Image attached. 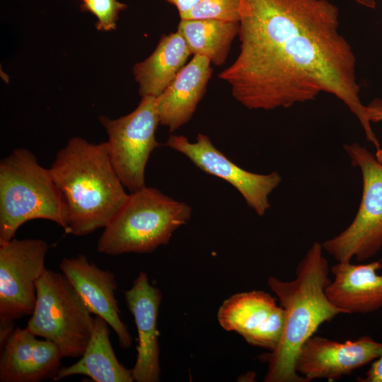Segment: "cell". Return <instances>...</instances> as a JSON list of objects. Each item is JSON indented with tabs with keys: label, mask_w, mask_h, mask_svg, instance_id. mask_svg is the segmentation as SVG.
<instances>
[{
	"label": "cell",
	"mask_w": 382,
	"mask_h": 382,
	"mask_svg": "<svg viewBox=\"0 0 382 382\" xmlns=\"http://www.w3.org/2000/svg\"><path fill=\"white\" fill-rule=\"evenodd\" d=\"M174 5L179 13L180 16L191 10L200 0H166Z\"/></svg>",
	"instance_id": "cell-25"
},
{
	"label": "cell",
	"mask_w": 382,
	"mask_h": 382,
	"mask_svg": "<svg viewBox=\"0 0 382 382\" xmlns=\"http://www.w3.org/2000/svg\"><path fill=\"white\" fill-rule=\"evenodd\" d=\"M240 52L219 75L250 110L289 108L322 93L341 100L381 144L359 97L356 57L328 0H240Z\"/></svg>",
	"instance_id": "cell-1"
},
{
	"label": "cell",
	"mask_w": 382,
	"mask_h": 382,
	"mask_svg": "<svg viewBox=\"0 0 382 382\" xmlns=\"http://www.w3.org/2000/svg\"><path fill=\"white\" fill-rule=\"evenodd\" d=\"M323 251L322 243L314 242L299 262L293 280L267 279L284 311V325L277 347L262 357L268 364L265 382H305L295 369L300 349L321 324L345 313L326 295L330 269Z\"/></svg>",
	"instance_id": "cell-3"
},
{
	"label": "cell",
	"mask_w": 382,
	"mask_h": 382,
	"mask_svg": "<svg viewBox=\"0 0 382 382\" xmlns=\"http://www.w3.org/2000/svg\"><path fill=\"white\" fill-rule=\"evenodd\" d=\"M127 306L132 314L138 333L137 355L132 369L134 381L157 382L160 380L159 343L157 330L161 291L150 284L141 272L125 293Z\"/></svg>",
	"instance_id": "cell-14"
},
{
	"label": "cell",
	"mask_w": 382,
	"mask_h": 382,
	"mask_svg": "<svg viewBox=\"0 0 382 382\" xmlns=\"http://www.w3.org/2000/svg\"><path fill=\"white\" fill-rule=\"evenodd\" d=\"M62 272L46 269L36 283V302L26 328L51 341L62 357H81L95 318Z\"/></svg>",
	"instance_id": "cell-6"
},
{
	"label": "cell",
	"mask_w": 382,
	"mask_h": 382,
	"mask_svg": "<svg viewBox=\"0 0 382 382\" xmlns=\"http://www.w3.org/2000/svg\"><path fill=\"white\" fill-rule=\"evenodd\" d=\"M50 170L62 197L66 233L81 236L105 228L129 195L114 170L106 142L71 138Z\"/></svg>",
	"instance_id": "cell-2"
},
{
	"label": "cell",
	"mask_w": 382,
	"mask_h": 382,
	"mask_svg": "<svg viewBox=\"0 0 382 382\" xmlns=\"http://www.w3.org/2000/svg\"><path fill=\"white\" fill-rule=\"evenodd\" d=\"M127 5L117 0H83L81 8L93 14L97 18L98 30L110 31L115 29L120 12Z\"/></svg>",
	"instance_id": "cell-22"
},
{
	"label": "cell",
	"mask_w": 382,
	"mask_h": 382,
	"mask_svg": "<svg viewBox=\"0 0 382 382\" xmlns=\"http://www.w3.org/2000/svg\"><path fill=\"white\" fill-rule=\"evenodd\" d=\"M47 219L66 228L60 193L50 168L29 150H13L0 161V243L15 238L24 223Z\"/></svg>",
	"instance_id": "cell-5"
},
{
	"label": "cell",
	"mask_w": 382,
	"mask_h": 382,
	"mask_svg": "<svg viewBox=\"0 0 382 382\" xmlns=\"http://www.w3.org/2000/svg\"><path fill=\"white\" fill-rule=\"evenodd\" d=\"M211 61L195 54L156 98L160 124L173 132L186 124L202 98L212 76Z\"/></svg>",
	"instance_id": "cell-17"
},
{
	"label": "cell",
	"mask_w": 382,
	"mask_h": 382,
	"mask_svg": "<svg viewBox=\"0 0 382 382\" xmlns=\"http://www.w3.org/2000/svg\"><path fill=\"white\" fill-rule=\"evenodd\" d=\"M48 243L38 238L0 243V342L13 329V321L31 315L36 283L47 269Z\"/></svg>",
	"instance_id": "cell-9"
},
{
	"label": "cell",
	"mask_w": 382,
	"mask_h": 382,
	"mask_svg": "<svg viewBox=\"0 0 382 382\" xmlns=\"http://www.w3.org/2000/svg\"><path fill=\"white\" fill-rule=\"evenodd\" d=\"M360 382H382V354L371 364L365 377L358 378Z\"/></svg>",
	"instance_id": "cell-23"
},
{
	"label": "cell",
	"mask_w": 382,
	"mask_h": 382,
	"mask_svg": "<svg viewBox=\"0 0 382 382\" xmlns=\"http://www.w3.org/2000/svg\"><path fill=\"white\" fill-rule=\"evenodd\" d=\"M369 121L377 123L382 122V98H375L367 105Z\"/></svg>",
	"instance_id": "cell-24"
},
{
	"label": "cell",
	"mask_w": 382,
	"mask_h": 382,
	"mask_svg": "<svg viewBox=\"0 0 382 382\" xmlns=\"http://www.w3.org/2000/svg\"><path fill=\"white\" fill-rule=\"evenodd\" d=\"M381 354L382 342L368 335L344 342L312 336L300 349L295 369L305 382L333 381L372 362Z\"/></svg>",
	"instance_id": "cell-12"
},
{
	"label": "cell",
	"mask_w": 382,
	"mask_h": 382,
	"mask_svg": "<svg viewBox=\"0 0 382 382\" xmlns=\"http://www.w3.org/2000/svg\"><path fill=\"white\" fill-rule=\"evenodd\" d=\"M166 145L183 154L204 173L234 187L258 216L265 215L270 208L269 195L282 180L278 172L259 174L243 169L216 149L204 134H199L195 142L183 135L170 134Z\"/></svg>",
	"instance_id": "cell-10"
},
{
	"label": "cell",
	"mask_w": 382,
	"mask_h": 382,
	"mask_svg": "<svg viewBox=\"0 0 382 382\" xmlns=\"http://www.w3.org/2000/svg\"><path fill=\"white\" fill-rule=\"evenodd\" d=\"M178 31L185 40L191 54L204 56L214 65L221 66L238 35L239 22L183 19L178 24Z\"/></svg>",
	"instance_id": "cell-20"
},
{
	"label": "cell",
	"mask_w": 382,
	"mask_h": 382,
	"mask_svg": "<svg viewBox=\"0 0 382 382\" xmlns=\"http://www.w3.org/2000/svg\"><path fill=\"white\" fill-rule=\"evenodd\" d=\"M108 323L101 317L95 318L88 345L75 364L60 368L54 380L74 375H84L96 382H132V370L117 359L112 349Z\"/></svg>",
	"instance_id": "cell-18"
},
{
	"label": "cell",
	"mask_w": 382,
	"mask_h": 382,
	"mask_svg": "<svg viewBox=\"0 0 382 382\" xmlns=\"http://www.w3.org/2000/svg\"><path fill=\"white\" fill-rule=\"evenodd\" d=\"M192 208L156 188L144 186L131 192L98 241L100 253H151L170 241L173 233L185 224Z\"/></svg>",
	"instance_id": "cell-4"
},
{
	"label": "cell",
	"mask_w": 382,
	"mask_h": 382,
	"mask_svg": "<svg viewBox=\"0 0 382 382\" xmlns=\"http://www.w3.org/2000/svg\"><path fill=\"white\" fill-rule=\"evenodd\" d=\"M36 337L26 328H16L1 343V382L54 379L61 368V352L51 341Z\"/></svg>",
	"instance_id": "cell-15"
},
{
	"label": "cell",
	"mask_w": 382,
	"mask_h": 382,
	"mask_svg": "<svg viewBox=\"0 0 382 382\" xmlns=\"http://www.w3.org/2000/svg\"><path fill=\"white\" fill-rule=\"evenodd\" d=\"M219 325L239 334L250 345L273 351L284 325V311L276 299L262 291L236 294L218 311Z\"/></svg>",
	"instance_id": "cell-11"
},
{
	"label": "cell",
	"mask_w": 382,
	"mask_h": 382,
	"mask_svg": "<svg viewBox=\"0 0 382 382\" xmlns=\"http://www.w3.org/2000/svg\"><path fill=\"white\" fill-rule=\"evenodd\" d=\"M59 268L90 312L108 323L122 347H130L132 337L120 319L115 298L117 284L115 274L110 270L100 269L83 255L63 258Z\"/></svg>",
	"instance_id": "cell-13"
},
{
	"label": "cell",
	"mask_w": 382,
	"mask_h": 382,
	"mask_svg": "<svg viewBox=\"0 0 382 382\" xmlns=\"http://www.w3.org/2000/svg\"><path fill=\"white\" fill-rule=\"evenodd\" d=\"M352 1L369 8H375L376 7L375 0H352Z\"/></svg>",
	"instance_id": "cell-26"
},
{
	"label": "cell",
	"mask_w": 382,
	"mask_h": 382,
	"mask_svg": "<svg viewBox=\"0 0 382 382\" xmlns=\"http://www.w3.org/2000/svg\"><path fill=\"white\" fill-rule=\"evenodd\" d=\"M190 54L178 31L163 35L154 52L133 68L139 94L156 98L161 95L184 67Z\"/></svg>",
	"instance_id": "cell-19"
},
{
	"label": "cell",
	"mask_w": 382,
	"mask_h": 382,
	"mask_svg": "<svg viewBox=\"0 0 382 382\" xmlns=\"http://www.w3.org/2000/svg\"><path fill=\"white\" fill-rule=\"evenodd\" d=\"M81 1H83V0H80Z\"/></svg>",
	"instance_id": "cell-27"
},
{
	"label": "cell",
	"mask_w": 382,
	"mask_h": 382,
	"mask_svg": "<svg viewBox=\"0 0 382 382\" xmlns=\"http://www.w3.org/2000/svg\"><path fill=\"white\" fill-rule=\"evenodd\" d=\"M344 149L361 171V199L351 224L322 246L337 262H363L382 248V162L358 143L345 144Z\"/></svg>",
	"instance_id": "cell-7"
},
{
	"label": "cell",
	"mask_w": 382,
	"mask_h": 382,
	"mask_svg": "<svg viewBox=\"0 0 382 382\" xmlns=\"http://www.w3.org/2000/svg\"><path fill=\"white\" fill-rule=\"evenodd\" d=\"M108 136L106 141L111 163L122 183L131 192L146 186L149 158L159 146L155 137L159 117L156 97L144 96L129 114L112 120L99 117Z\"/></svg>",
	"instance_id": "cell-8"
},
{
	"label": "cell",
	"mask_w": 382,
	"mask_h": 382,
	"mask_svg": "<svg viewBox=\"0 0 382 382\" xmlns=\"http://www.w3.org/2000/svg\"><path fill=\"white\" fill-rule=\"evenodd\" d=\"M240 0H200L180 16L183 19H215L239 22Z\"/></svg>",
	"instance_id": "cell-21"
},
{
	"label": "cell",
	"mask_w": 382,
	"mask_h": 382,
	"mask_svg": "<svg viewBox=\"0 0 382 382\" xmlns=\"http://www.w3.org/2000/svg\"><path fill=\"white\" fill-rule=\"evenodd\" d=\"M382 260L354 265L338 262L330 267L334 275L325 289L328 299L345 314L368 313L382 307Z\"/></svg>",
	"instance_id": "cell-16"
}]
</instances>
